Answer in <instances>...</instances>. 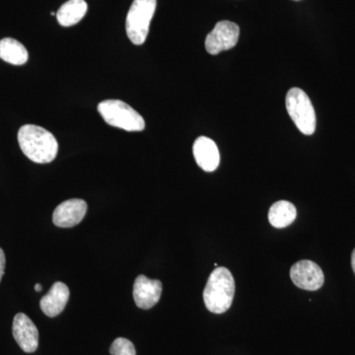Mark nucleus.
<instances>
[{"mask_svg":"<svg viewBox=\"0 0 355 355\" xmlns=\"http://www.w3.org/2000/svg\"><path fill=\"white\" fill-rule=\"evenodd\" d=\"M22 153L33 162L46 164L58 155V144L53 133L35 125H25L18 132Z\"/></svg>","mask_w":355,"mask_h":355,"instance_id":"nucleus-1","label":"nucleus"},{"mask_svg":"<svg viewBox=\"0 0 355 355\" xmlns=\"http://www.w3.org/2000/svg\"><path fill=\"white\" fill-rule=\"evenodd\" d=\"M235 294V280L228 268H217L210 275L203 291V301L207 310L222 314L231 307Z\"/></svg>","mask_w":355,"mask_h":355,"instance_id":"nucleus-2","label":"nucleus"},{"mask_svg":"<svg viewBox=\"0 0 355 355\" xmlns=\"http://www.w3.org/2000/svg\"><path fill=\"white\" fill-rule=\"evenodd\" d=\"M98 112L108 125L127 132H142L146 121L135 109L121 100H105L98 105Z\"/></svg>","mask_w":355,"mask_h":355,"instance_id":"nucleus-3","label":"nucleus"},{"mask_svg":"<svg viewBox=\"0 0 355 355\" xmlns=\"http://www.w3.org/2000/svg\"><path fill=\"white\" fill-rule=\"evenodd\" d=\"M287 113L303 135H312L316 130V113L310 98L302 89L294 87L286 95Z\"/></svg>","mask_w":355,"mask_h":355,"instance_id":"nucleus-4","label":"nucleus"},{"mask_svg":"<svg viewBox=\"0 0 355 355\" xmlns=\"http://www.w3.org/2000/svg\"><path fill=\"white\" fill-rule=\"evenodd\" d=\"M156 6L157 0H135L132 2L125 21L128 37L132 44L140 46L146 42Z\"/></svg>","mask_w":355,"mask_h":355,"instance_id":"nucleus-5","label":"nucleus"},{"mask_svg":"<svg viewBox=\"0 0 355 355\" xmlns=\"http://www.w3.org/2000/svg\"><path fill=\"white\" fill-rule=\"evenodd\" d=\"M239 26L230 21H220L205 39V49L212 55L234 48L239 40Z\"/></svg>","mask_w":355,"mask_h":355,"instance_id":"nucleus-6","label":"nucleus"},{"mask_svg":"<svg viewBox=\"0 0 355 355\" xmlns=\"http://www.w3.org/2000/svg\"><path fill=\"white\" fill-rule=\"evenodd\" d=\"M291 277L293 284L304 291H315L323 286V270L314 261H299L292 266Z\"/></svg>","mask_w":355,"mask_h":355,"instance_id":"nucleus-7","label":"nucleus"},{"mask_svg":"<svg viewBox=\"0 0 355 355\" xmlns=\"http://www.w3.org/2000/svg\"><path fill=\"white\" fill-rule=\"evenodd\" d=\"M162 282L158 279H150L140 275L133 284V299L135 304L141 309L148 310L160 300L162 294Z\"/></svg>","mask_w":355,"mask_h":355,"instance_id":"nucleus-8","label":"nucleus"},{"mask_svg":"<svg viewBox=\"0 0 355 355\" xmlns=\"http://www.w3.org/2000/svg\"><path fill=\"white\" fill-rule=\"evenodd\" d=\"M12 333L23 352L32 354L38 349L39 331L27 315L18 313L14 317Z\"/></svg>","mask_w":355,"mask_h":355,"instance_id":"nucleus-9","label":"nucleus"},{"mask_svg":"<svg viewBox=\"0 0 355 355\" xmlns=\"http://www.w3.org/2000/svg\"><path fill=\"white\" fill-rule=\"evenodd\" d=\"M87 212V203L79 198L65 200L60 203L53 214V222L62 228H71L80 223Z\"/></svg>","mask_w":355,"mask_h":355,"instance_id":"nucleus-10","label":"nucleus"},{"mask_svg":"<svg viewBox=\"0 0 355 355\" xmlns=\"http://www.w3.org/2000/svg\"><path fill=\"white\" fill-rule=\"evenodd\" d=\"M196 162L205 172L216 171L220 162L218 147L214 140L207 137H200L193 147Z\"/></svg>","mask_w":355,"mask_h":355,"instance_id":"nucleus-11","label":"nucleus"},{"mask_svg":"<svg viewBox=\"0 0 355 355\" xmlns=\"http://www.w3.org/2000/svg\"><path fill=\"white\" fill-rule=\"evenodd\" d=\"M70 292L69 287L64 282H55L50 291L40 301L41 309L48 317H57L69 302Z\"/></svg>","mask_w":355,"mask_h":355,"instance_id":"nucleus-12","label":"nucleus"},{"mask_svg":"<svg viewBox=\"0 0 355 355\" xmlns=\"http://www.w3.org/2000/svg\"><path fill=\"white\" fill-rule=\"evenodd\" d=\"M87 9L88 6L85 0H69L58 9V23L64 27L76 25L83 19Z\"/></svg>","mask_w":355,"mask_h":355,"instance_id":"nucleus-13","label":"nucleus"},{"mask_svg":"<svg viewBox=\"0 0 355 355\" xmlns=\"http://www.w3.org/2000/svg\"><path fill=\"white\" fill-rule=\"evenodd\" d=\"M297 216L296 207L286 200L273 203L268 211V221L275 228H284L291 225Z\"/></svg>","mask_w":355,"mask_h":355,"instance_id":"nucleus-14","label":"nucleus"},{"mask_svg":"<svg viewBox=\"0 0 355 355\" xmlns=\"http://www.w3.org/2000/svg\"><path fill=\"white\" fill-rule=\"evenodd\" d=\"M0 58L10 64L23 65L28 62L29 53L17 40L4 38L0 41Z\"/></svg>","mask_w":355,"mask_h":355,"instance_id":"nucleus-15","label":"nucleus"},{"mask_svg":"<svg viewBox=\"0 0 355 355\" xmlns=\"http://www.w3.org/2000/svg\"><path fill=\"white\" fill-rule=\"evenodd\" d=\"M110 354L112 355H137L133 343L123 338H118L114 340L113 345L110 347Z\"/></svg>","mask_w":355,"mask_h":355,"instance_id":"nucleus-16","label":"nucleus"},{"mask_svg":"<svg viewBox=\"0 0 355 355\" xmlns=\"http://www.w3.org/2000/svg\"><path fill=\"white\" fill-rule=\"evenodd\" d=\"M6 254H4L3 250L0 248V282H1L2 277H3L4 272H6Z\"/></svg>","mask_w":355,"mask_h":355,"instance_id":"nucleus-17","label":"nucleus"},{"mask_svg":"<svg viewBox=\"0 0 355 355\" xmlns=\"http://www.w3.org/2000/svg\"><path fill=\"white\" fill-rule=\"evenodd\" d=\"M352 270H354V272L355 273V249L354 250V252H352Z\"/></svg>","mask_w":355,"mask_h":355,"instance_id":"nucleus-18","label":"nucleus"},{"mask_svg":"<svg viewBox=\"0 0 355 355\" xmlns=\"http://www.w3.org/2000/svg\"><path fill=\"white\" fill-rule=\"evenodd\" d=\"M42 289H43V287H42L41 284H37L36 286H35V291L37 292L42 291Z\"/></svg>","mask_w":355,"mask_h":355,"instance_id":"nucleus-19","label":"nucleus"},{"mask_svg":"<svg viewBox=\"0 0 355 355\" xmlns=\"http://www.w3.org/2000/svg\"><path fill=\"white\" fill-rule=\"evenodd\" d=\"M295 1H299V0H295Z\"/></svg>","mask_w":355,"mask_h":355,"instance_id":"nucleus-20","label":"nucleus"}]
</instances>
